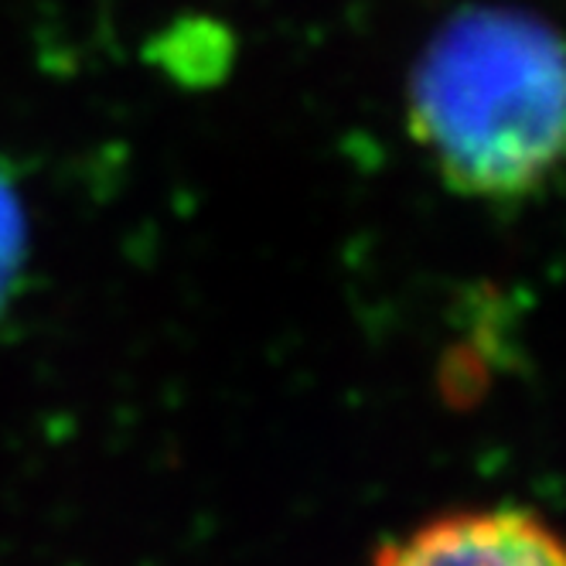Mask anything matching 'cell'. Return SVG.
Returning <instances> with one entry per match:
<instances>
[{"instance_id":"cell-2","label":"cell","mask_w":566,"mask_h":566,"mask_svg":"<svg viewBox=\"0 0 566 566\" xmlns=\"http://www.w3.org/2000/svg\"><path fill=\"white\" fill-rule=\"evenodd\" d=\"M369 566H566L559 536L530 509L481 505L420 522Z\"/></svg>"},{"instance_id":"cell-1","label":"cell","mask_w":566,"mask_h":566,"mask_svg":"<svg viewBox=\"0 0 566 566\" xmlns=\"http://www.w3.org/2000/svg\"><path fill=\"white\" fill-rule=\"evenodd\" d=\"M410 119L440 175L484 198L543 185L563 147V45L518 8H468L420 55Z\"/></svg>"},{"instance_id":"cell-3","label":"cell","mask_w":566,"mask_h":566,"mask_svg":"<svg viewBox=\"0 0 566 566\" xmlns=\"http://www.w3.org/2000/svg\"><path fill=\"white\" fill-rule=\"evenodd\" d=\"M18 253H21V206L11 185L0 178V291L8 287V280L18 266Z\"/></svg>"}]
</instances>
